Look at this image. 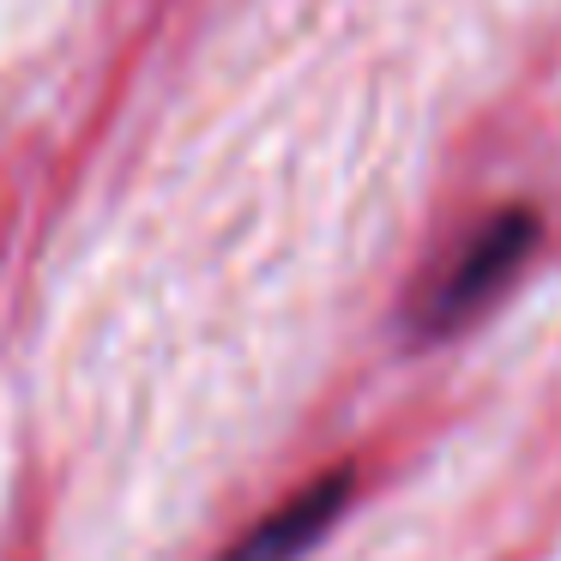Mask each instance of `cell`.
<instances>
[{"label": "cell", "instance_id": "obj_1", "mask_svg": "<svg viewBox=\"0 0 561 561\" xmlns=\"http://www.w3.org/2000/svg\"><path fill=\"white\" fill-rule=\"evenodd\" d=\"M531 254H537V211L507 206L489 224H477L471 242L440 266V278L416 302V339H453L471 320H483L507 296V284L525 272Z\"/></svg>", "mask_w": 561, "mask_h": 561}, {"label": "cell", "instance_id": "obj_2", "mask_svg": "<svg viewBox=\"0 0 561 561\" xmlns=\"http://www.w3.org/2000/svg\"><path fill=\"white\" fill-rule=\"evenodd\" d=\"M351 489L356 477L351 471H327L314 483H302L284 507H272L254 531H242L218 561H302L320 537L339 525V513L351 507Z\"/></svg>", "mask_w": 561, "mask_h": 561}]
</instances>
